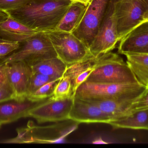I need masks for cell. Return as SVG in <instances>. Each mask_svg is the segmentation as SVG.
<instances>
[{"mask_svg": "<svg viewBox=\"0 0 148 148\" xmlns=\"http://www.w3.org/2000/svg\"><path fill=\"white\" fill-rule=\"evenodd\" d=\"M73 1L31 0L21 8L8 11L18 21L39 31L54 30Z\"/></svg>", "mask_w": 148, "mask_h": 148, "instance_id": "1", "label": "cell"}, {"mask_svg": "<svg viewBox=\"0 0 148 148\" xmlns=\"http://www.w3.org/2000/svg\"><path fill=\"white\" fill-rule=\"evenodd\" d=\"M85 81L140 83L127 62L111 51L97 56L95 68Z\"/></svg>", "mask_w": 148, "mask_h": 148, "instance_id": "2", "label": "cell"}, {"mask_svg": "<svg viewBox=\"0 0 148 148\" xmlns=\"http://www.w3.org/2000/svg\"><path fill=\"white\" fill-rule=\"evenodd\" d=\"M141 83L85 81L77 89L74 98L83 100L135 98L146 88Z\"/></svg>", "mask_w": 148, "mask_h": 148, "instance_id": "3", "label": "cell"}, {"mask_svg": "<svg viewBox=\"0 0 148 148\" xmlns=\"http://www.w3.org/2000/svg\"><path fill=\"white\" fill-rule=\"evenodd\" d=\"M57 57L54 48L47 33L40 31L20 43L19 48L2 58L4 64L23 61L29 66Z\"/></svg>", "mask_w": 148, "mask_h": 148, "instance_id": "4", "label": "cell"}, {"mask_svg": "<svg viewBox=\"0 0 148 148\" xmlns=\"http://www.w3.org/2000/svg\"><path fill=\"white\" fill-rule=\"evenodd\" d=\"M57 57L67 67L94 57L89 48L72 33L53 30L46 31Z\"/></svg>", "mask_w": 148, "mask_h": 148, "instance_id": "5", "label": "cell"}, {"mask_svg": "<svg viewBox=\"0 0 148 148\" xmlns=\"http://www.w3.org/2000/svg\"><path fill=\"white\" fill-rule=\"evenodd\" d=\"M118 0H110L105 15L96 35L89 49L95 57L108 52L115 48L119 42L116 4Z\"/></svg>", "mask_w": 148, "mask_h": 148, "instance_id": "6", "label": "cell"}, {"mask_svg": "<svg viewBox=\"0 0 148 148\" xmlns=\"http://www.w3.org/2000/svg\"><path fill=\"white\" fill-rule=\"evenodd\" d=\"M148 12V0H118L116 4L118 41L145 21Z\"/></svg>", "mask_w": 148, "mask_h": 148, "instance_id": "7", "label": "cell"}, {"mask_svg": "<svg viewBox=\"0 0 148 148\" xmlns=\"http://www.w3.org/2000/svg\"><path fill=\"white\" fill-rule=\"evenodd\" d=\"M110 0H90L73 34L89 47L96 35Z\"/></svg>", "mask_w": 148, "mask_h": 148, "instance_id": "8", "label": "cell"}, {"mask_svg": "<svg viewBox=\"0 0 148 148\" xmlns=\"http://www.w3.org/2000/svg\"><path fill=\"white\" fill-rule=\"evenodd\" d=\"M74 97L56 100L49 97L30 109L28 117L35 119L38 123L57 122L69 120Z\"/></svg>", "mask_w": 148, "mask_h": 148, "instance_id": "9", "label": "cell"}, {"mask_svg": "<svg viewBox=\"0 0 148 148\" xmlns=\"http://www.w3.org/2000/svg\"><path fill=\"white\" fill-rule=\"evenodd\" d=\"M9 83L14 91L15 100L27 99L33 71L25 61H19L4 64Z\"/></svg>", "mask_w": 148, "mask_h": 148, "instance_id": "10", "label": "cell"}, {"mask_svg": "<svg viewBox=\"0 0 148 148\" xmlns=\"http://www.w3.org/2000/svg\"><path fill=\"white\" fill-rule=\"evenodd\" d=\"M69 120L78 123L108 124L111 118L98 106L87 101L74 98Z\"/></svg>", "mask_w": 148, "mask_h": 148, "instance_id": "11", "label": "cell"}, {"mask_svg": "<svg viewBox=\"0 0 148 148\" xmlns=\"http://www.w3.org/2000/svg\"><path fill=\"white\" fill-rule=\"evenodd\" d=\"M41 101L34 102L27 98L23 101L13 100L0 103V129L3 125L28 117L29 110Z\"/></svg>", "mask_w": 148, "mask_h": 148, "instance_id": "12", "label": "cell"}, {"mask_svg": "<svg viewBox=\"0 0 148 148\" xmlns=\"http://www.w3.org/2000/svg\"><path fill=\"white\" fill-rule=\"evenodd\" d=\"M118 53L121 54L138 52L148 45V21H144L134 28L121 41Z\"/></svg>", "mask_w": 148, "mask_h": 148, "instance_id": "13", "label": "cell"}, {"mask_svg": "<svg viewBox=\"0 0 148 148\" xmlns=\"http://www.w3.org/2000/svg\"><path fill=\"white\" fill-rule=\"evenodd\" d=\"M40 31L33 29L18 21L10 15L0 25V38L21 43Z\"/></svg>", "mask_w": 148, "mask_h": 148, "instance_id": "14", "label": "cell"}, {"mask_svg": "<svg viewBox=\"0 0 148 148\" xmlns=\"http://www.w3.org/2000/svg\"><path fill=\"white\" fill-rule=\"evenodd\" d=\"M136 98L84 101L98 106L113 121L129 114L130 106Z\"/></svg>", "mask_w": 148, "mask_h": 148, "instance_id": "15", "label": "cell"}, {"mask_svg": "<svg viewBox=\"0 0 148 148\" xmlns=\"http://www.w3.org/2000/svg\"><path fill=\"white\" fill-rule=\"evenodd\" d=\"M97 57H93L67 67L63 76H69L70 78L74 96L78 87L87 80L94 70Z\"/></svg>", "mask_w": 148, "mask_h": 148, "instance_id": "16", "label": "cell"}, {"mask_svg": "<svg viewBox=\"0 0 148 148\" xmlns=\"http://www.w3.org/2000/svg\"><path fill=\"white\" fill-rule=\"evenodd\" d=\"M87 5L79 2H73L54 30L73 33L80 23Z\"/></svg>", "mask_w": 148, "mask_h": 148, "instance_id": "17", "label": "cell"}, {"mask_svg": "<svg viewBox=\"0 0 148 148\" xmlns=\"http://www.w3.org/2000/svg\"><path fill=\"white\" fill-rule=\"evenodd\" d=\"M108 124L114 129L148 130V110L136 111L120 119L111 121Z\"/></svg>", "mask_w": 148, "mask_h": 148, "instance_id": "18", "label": "cell"}, {"mask_svg": "<svg viewBox=\"0 0 148 148\" xmlns=\"http://www.w3.org/2000/svg\"><path fill=\"white\" fill-rule=\"evenodd\" d=\"M127 63L135 75L139 82L148 85V54L133 52L124 55Z\"/></svg>", "mask_w": 148, "mask_h": 148, "instance_id": "19", "label": "cell"}, {"mask_svg": "<svg viewBox=\"0 0 148 148\" xmlns=\"http://www.w3.org/2000/svg\"><path fill=\"white\" fill-rule=\"evenodd\" d=\"M32 71L56 79L63 76L67 66L58 57L48 59L30 66Z\"/></svg>", "mask_w": 148, "mask_h": 148, "instance_id": "20", "label": "cell"}, {"mask_svg": "<svg viewBox=\"0 0 148 148\" xmlns=\"http://www.w3.org/2000/svg\"><path fill=\"white\" fill-rule=\"evenodd\" d=\"M74 97L71 80L69 76H63L56 85L51 98L60 100Z\"/></svg>", "mask_w": 148, "mask_h": 148, "instance_id": "21", "label": "cell"}, {"mask_svg": "<svg viewBox=\"0 0 148 148\" xmlns=\"http://www.w3.org/2000/svg\"><path fill=\"white\" fill-rule=\"evenodd\" d=\"M61 79V78H60ZM57 79L42 86L27 98L34 102H39L47 100L53 96V93L60 79Z\"/></svg>", "mask_w": 148, "mask_h": 148, "instance_id": "22", "label": "cell"}, {"mask_svg": "<svg viewBox=\"0 0 148 148\" xmlns=\"http://www.w3.org/2000/svg\"><path fill=\"white\" fill-rule=\"evenodd\" d=\"M57 79H56L51 76L40 73L33 72L30 79L27 97L34 93L37 89L45 84Z\"/></svg>", "mask_w": 148, "mask_h": 148, "instance_id": "23", "label": "cell"}, {"mask_svg": "<svg viewBox=\"0 0 148 148\" xmlns=\"http://www.w3.org/2000/svg\"><path fill=\"white\" fill-rule=\"evenodd\" d=\"M145 110H148V85L132 103L130 108L129 114L136 111Z\"/></svg>", "mask_w": 148, "mask_h": 148, "instance_id": "24", "label": "cell"}, {"mask_svg": "<svg viewBox=\"0 0 148 148\" xmlns=\"http://www.w3.org/2000/svg\"><path fill=\"white\" fill-rule=\"evenodd\" d=\"M20 43L0 38V58L5 57L19 48Z\"/></svg>", "mask_w": 148, "mask_h": 148, "instance_id": "25", "label": "cell"}, {"mask_svg": "<svg viewBox=\"0 0 148 148\" xmlns=\"http://www.w3.org/2000/svg\"><path fill=\"white\" fill-rule=\"evenodd\" d=\"M31 0H0V9L5 11L21 8Z\"/></svg>", "mask_w": 148, "mask_h": 148, "instance_id": "26", "label": "cell"}, {"mask_svg": "<svg viewBox=\"0 0 148 148\" xmlns=\"http://www.w3.org/2000/svg\"><path fill=\"white\" fill-rule=\"evenodd\" d=\"M15 100L14 91L8 81L0 87V103Z\"/></svg>", "mask_w": 148, "mask_h": 148, "instance_id": "27", "label": "cell"}, {"mask_svg": "<svg viewBox=\"0 0 148 148\" xmlns=\"http://www.w3.org/2000/svg\"><path fill=\"white\" fill-rule=\"evenodd\" d=\"M5 65L0 62V87L8 82Z\"/></svg>", "mask_w": 148, "mask_h": 148, "instance_id": "28", "label": "cell"}, {"mask_svg": "<svg viewBox=\"0 0 148 148\" xmlns=\"http://www.w3.org/2000/svg\"><path fill=\"white\" fill-rule=\"evenodd\" d=\"M9 16V14L8 11L0 9V25L6 21Z\"/></svg>", "mask_w": 148, "mask_h": 148, "instance_id": "29", "label": "cell"}, {"mask_svg": "<svg viewBox=\"0 0 148 148\" xmlns=\"http://www.w3.org/2000/svg\"><path fill=\"white\" fill-rule=\"evenodd\" d=\"M73 2H79L82 3H84L85 5H87L90 1V0H70Z\"/></svg>", "mask_w": 148, "mask_h": 148, "instance_id": "30", "label": "cell"}, {"mask_svg": "<svg viewBox=\"0 0 148 148\" xmlns=\"http://www.w3.org/2000/svg\"><path fill=\"white\" fill-rule=\"evenodd\" d=\"M137 53H147V54H148V45L147 47L143 48L142 49L140 50Z\"/></svg>", "mask_w": 148, "mask_h": 148, "instance_id": "31", "label": "cell"}, {"mask_svg": "<svg viewBox=\"0 0 148 148\" xmlns=\"http://www.w3.org/2000/svg\"><path fill=\"white\" fill-rule=\"evenodd\" d=\"M145 21H148V12L145 18Z\"/></svg>", "mask_w": 148, "mask_h": 148, "instance_id": "32", "label": "cell"}]
</instances>
